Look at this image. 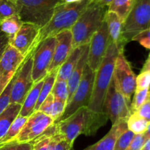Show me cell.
I'll use <instances>...</instances> for the list:
<instances>
[{
  "instance_id": "cell-16",
  "label": "cell",
  "mask_w": 150,
  "mask_h": 150,
  "mask_svg": "<svg viewBox=\"0 0 150 150\" xmlns=\"http://www.w3.org/2000/svg\"><path fill=\"white\" fill-rule=\"evenodd\" d=\"M57 39L54 56L48 72L59 69L73 50V35L71 29H66L55 35Z\"/></svg>"
},
{
  "instance_id": "cell-12",
  "label": "cell",
  "mask_w": 150,
  "mask_h": 150,
  "mask_svg": "<svg viewBox=\"0 0 150 150\" xmlns=\"http://www.w3.org/2000/svg\"><path fill=\"white\" fill-rule=\"evenodd\" d=\"M54 120L42 112L35 111L28 118L20 132L13 140V142L29 143L42 135L51 124ZM10 141V142H12Z\"/></svg>"
},
{
  "instance_id": "cell-47",
  "label": "cell",
  "mask_w": 150,
  "mask_h": 150,
  "mask_svg": "<svg viewBox=\"0 0 150 150\" xmlns=\"http://www.w3.org/2000/svg\"><path fill=\"white\" fill-rule=\"evenodd\" d=\"M7 83H4V82H0V95L2 93V91H4V89L5 88L6 85H7Z\"/></svg>"
},
{
  "instance_id": "cell-34",
  "label": "cell",
  "mask_w": 150,
  "mask_h": 150,
  "mask_svg": "<svg viewBox=\"0 0 150 150\" xmlns=\"http://www.w3.org/2000/svg\"><path fill=\"white\" fill-rule=\"evenodd\" d=\"M52 136L44 132L38 138L30 142L33 146V150H49Z\"/></svg>"
},
{
  "instance_id": "cell-9",
  "label": "cell",
  "mask_w": 150,
  "mask_h": 150,
  "mask_svg": "<svg viewBox=\"0 0 150 150\" xmlns=\"http://www.w3.org/2000/svg\"><path fill=\"white\" fill-rule=\"evenodd\" d=\"M33 52L25 58L16 72L11 89L10 104H23L26 95L35 84L32 79Z\"/></svg>"
},
{
  "instance_id": "cell-24",
  "label": "cell",
  "mask_w": 150,
  "mask_h": 150,
  "mask_svg": "<svg viewBox=\"0 0 150 150\" xmlns=\"http://www.w3.org/2000/svg\"><path fill=\"white\" fill-rule=\"evenodd\" d=\"M23 22L18 14L12 16L3 20L0 23V29L10 38V41L14 38L16 34L21 26Z\"/></svg>"
},
{
  "instance_id": "cell-21",
  "label": "cell",
  "mask_w": 150,
  "mask_h": 150,
  "mask_svg": "<svg viewBox=\"0 0 150 150\" xmlns=\"http://www.w3.org/2000/svg\"><path fill=\"white\" fill-rule=\"evenodd\" d=\"M84 46L85 45H83L81 46L76 47V48L73 49L70 54H69L68 57L66 59L64 63L59 69L57 76V79H63V80L66 81L68 79L69 76H70L72 71L75 69L79 59H80Z\"/></svg>"
},
{
  "instance_id": "cell-2",
  "label": "cell",
  "mask_w": 150,
  "mask_h": 150,
  "mask_svg": "<svg viewBox=\"0 0 150 150\" xmlns=\"http://www.w3.org/2000/svg\"><path fill=\"white\" fill-rule=\"evenodd\" d=\"M91 0H81L77 2L61 1L55 7L52 18L48 24L40 29L35 41V49L38 44L50 36H55L66 29H71L81 15L85 11ZM34 49V50H35Z\"/></svg>"
},
{
  "instance_id": "cell-15",
  "label": "cell",
  "mask_w": 150,
  "mask_h": 150,
  "mask_svg": "<svg viewBox=\"0 0 150 150\" xmlns=\"http://www.w3.org/2000/svg\"><path fill=\"white\" fill-rule=\"evenodd\" d=\"M26 57L9 44L0 59V82L8 83Z\"/></svg>"
},
{
  "instance_id": "cell-48",
  "label": "cell",
  "mask_w": 150,
  "mask_h": 150,
  "mask_svg": "<svg viewBox=\"0 0 150 150\" xmlns=\"http://www.w3.org/2000/svg\"><path fill=\"white\" fill-rule=\"evenodd\" d=\"M81 1V0H62V1L65 3H73V2H77V1Z\"/></svg>"
},
{
  "instance_id": "cell-5",
  "label": "cell",
  "mask_w": 150,
  "mask_h": 150,
  "mask_svg": "<svg viewBox=\"0 0 150 150\" xmlns=\"http://www.w3.org/2000/svg\"><path fill=\"white\" fill-rule=\"evenodd\" d=\"M62 0H16L18 15L23 23L37 25L40 29L52 18L57 4Z\"/></svg>"
},
{
  "instance_id": "cell-27",
  "label": "cell",
  "mask_w": 150,
  "mask_h": 150,
  "mask_svg": "<svg viewBox=\"0 0 150 150\" xmlns=\"http://www.w3.org/2000/svg\"><path fill=\"white\" fill-rule=\"evenodd\" d=\"M148 124L149 122L136 112L131 113L127 120V128L136 135L144 133L147 128Z\"/></svg>"
},
{
  "instance_id": "cell-7",
  "label": "cell",
  "mask_w": 150,
  "mask_h": 150,
  "mask_svg": "<svg viewBox=\"0 0 150 150\" xmlns=\"http://www.w3.org/2000/svg\"><path fill=\"white\" fill-rule=\"evenodd\" d=\"M95 77V71L92 70L86 63L83 69L82 77L76 91L70 101L66 105L62 116L55 121V123L67 119L81 107L89 106L93 91Z\"/></svg>"
},
{
  "instance_id": "cell-22",
  "label": "cell",
  "mask_w": 150,
  "mask_h": 150,
  "mask_svg": "<svg viewBox=\"0 0 150 150\" xmlns=\"http://www.w3.org/2000/svg\"><path fill=\"white\" fill-rule=\"evenodd\" d=\"M21 108V104H10L0 114V139L5 135L14 119L18 116Z\"/></svg>"
},
{
  "instance_id": "cell-37",
  "label": "cell",
  "mask_w": 150,
  "mask_h": 150,
  "mask_svg": "<svg viewBox=\"0 0 150 150\" xmlns=\"http://www.w3.org/2000/svg\"><path fill=\"white\" fill-rule=\"evenodd\" d=\"M150 88V71H141L136 77V90Z\"/></svg>"
},
{
  "instance_id": "cell-45",
  "label": "cell",
  "mask_w": 150,
  "mask_h": 150,
  "mask_svg": "<svg viewBox=\"0 0 150 150\" xmlns=\"http://www.w3.org/2000/svg\"><path fill=\"white\" fill-rule=\"evenodd\" d=\"M144 135H145V137H146V139H150V122L148 124L147 128H146V131L144 132Z\"/></svg>"
},
{
  "instance_id": "cell-17",
  "label": "cell",
  "mask_w": 150,
  "mask_h": 150,
  "mask_svg": "<svg viewBox=\"0 0 150 150\" xmlns=\"http://www.w3.org/2000/svg\"><path fill=\"white\" fill-rule=\"evenodd\" d=\"M104 20L106 22L109 39L117 45L120 51L124 50V46L127 42L123 38L122 21L117 13L109 10H107L105 13Z\"/></svg>"
},
{
  "instance_id": "cell-3",
  "label": "cell",
  "mask_w": 150,
  "mask_h": 150,
  "mask_svg": "<svg viewBox=\"0 0 150 150\" xmlns=\"http://www.w3.org/2000/svg\"><path fill=\"white\" fill-rule=\"evenodd\" d=\"M120 51L117 45L110 40L103 60L95 71L93 91L88 107L97 113H103L104 100L112 80L115 62Z\"/></svg>"
},
{
  "instance_id": "cell-36",
  "label": "cell",
  "mask_w": 150,
  "mask_h": 150,
  "mask_svg": "<svg viewBox=\"0 0 150 150\" xmlns=\"http://www.w3.org/2000/svg\"><path fill=\"white\" fill-rule=\"evenodd\" d=\"M0 150H33L32 143L9 142L0 146Z\"/></svg>"
},
{
  "instance_id": "cell-19",
  "label": "cell",
  "mask_w": 150,
  "mask_h": 150,
  "mask_svg": "<svg viewBox=\"0 0 150 150\" xmlns=\"http://www.w3.org/2000/svg\"><path fill=\"white\" fill-rule=\"evenodd\" d=\"M89 44H86L83 49L82 54L81 55L80 59L78 62L77 65L72 71L71 74L69 76L67 82V88H68V98H67V104L70 101L73 94L76 91L79 82H80L81 79L82 77L83 72V69H84L85 65L87 63V57H88V51H89ZM67 105V104H66Z\"/></svg>"
},
{
  "instance_id": "cell-28",
  "label": "cell",
  "mask_w": 150,
  "mask_h": 150,
  "mask_svg": "<svg viewBox=\"0 0 150 150\" xmlns=\"http://www.w3.org/2000/svg\"><path fill=\"white\" fill-rule=\"evenodd\" d=\"M149 99H150V88L136 90L133 96V99L130 104L131 113L137 111L139 107Z\"/></svg>"
},
{
  "instance_id": "cell-26",
  "label": "cell",
  "mask_w": 150,
  "mask_h": 150,
  "mask_svg": "<svg viewBox=\"0 0 150 150\" xmlns=\"http://www.w3.org/2000/svg\"><path fill=\"white\" fill-rule=\"evenodd\" d=\"M27 119V117H23L18 115L11 124L5 135L0 139V146L13 141L20 132Z\"/></svg>"
},
{
  "instance_id": "cell-43",
  "label": "cell",
  "mask_w": 150,
  "mask_h": 150,
  "mask_svg": "<svg viewBox=\"0 0 150 150\" xmlns=\"http://www.w3.org/2000/svg\"><path fill=\"white\" fill-rule=\"evenodd\" d=\"M112 1L113 0H91V2H93L95 4H97L100 6L108 7Z\"/></svg>"
},
{
  "instance_id": "cell-31",
  "label": "cell",
  "mask_w": 150,
  "mask_h": 150,
  "mask_svg": "<svg viewBox=\"0 0 150 150\" xmlns=\"http://www.w3.org/2000/svg\"><path fill=\"white\" fill-rule=\"evenodd\" d=\"M49 150H74L73 144H71L58 133L51 137Z\"/></svg>"
},
{
  "instance_id": "cell-4",
  "label": "cell",
  "mask_w": 150,
  "mask_h": 150,
  "mask_svg": "<svg viewBox=\"0 0 150 150\" xmlns=\"http://www.w3.org/2000/svg\"><path fill=\"white\" fill-rule=\"evenodd\" d=\"M107 10L108 7L90 2L71 28L73 48L89 44L104 21Z\"/></svg>"
},
{
  "instance_id": "cell-23",
  "label": "cell",
  "mask_w": 150,
  "mask_h": 150,
  "mask_svg": "<svg viewBox=\"0 0 150 150\" xmlns=\"http://www.w3.org/2000/svg\"><path fill=\"white\" fill-rule=\"evenodd\" d=\"M59 69H55L52 70L51 71L48 72L46 76L44 78V82L42 84V86L41 88L39 98H38V102H37L36 106L35 108V112L38 111L39 110L40 106L41 105L42 101L46 99V97L51 93V91L53 89L55 81L57 79V73H58Z\"/></svg>"
},
{
  "instance_id": "cell-30",
  "label": "cell",
  "mask_w": 150,
  "mask_h": 150,
  "mask_svg": "<svg viewBox=\"0 0 150 150\" xmlns=\"http://www.w3.org/2000/svg\"><path fill=\"white\" fill-rule=\"evenodd\" d=\"M16 14H18V7L16 0H0V23Z\"/></svg>"
},
{
  "instance_id": "cell-8",
  "label": "cell",
  "mask_w": 150,
  "mask_h": 150,
  "mask_svg": "<svg viewBox=\"0 0 150 150\" xmlns=\"http://www.w3.org/2000/svg\"><path fill=\"white\" fill-rule=\"evenodd\" d=\"M103 111L112 124L120 121H127L131 114L130 102L117 89L113 78L105 95Z\"/></svg>"
},
{
  "instance_id": "cell-41",
  "label": "cell",
  "mask_w": 150,
  "mask_h": 150,
  "mask_svg": "<svg viewBox=\"0 0 150 150\" xmlns=\"http://www.w3.org/2000/svg\"><path fill=\"white\" fill-rule=\"evenodd\" d=\"M136 113L146 119L148 122H150V99L146 101L144 104H142Z\"/></svg>"
},
{
  "instance_id": "cell-42",
  "label": "cell",
  "mask_w": 150,
  "mask_h": 150,
  "mask_svg": "<svg viewBox=\"0 0 150 150\" xmlns=\"http://www.w3.org/2000/svg\"><path fill=\"white\" fill-rule=\"evenodd\" d=\"M9 44H10V38L0 29V59Z\"/></svg>"
},
{
  "instance_id": "cell-13",
  "label": "cell",
  "mask_w": 150,
  "mask_h": 150,
  "mask_svg": "<svg viewBox=\"0 0 150 150\" xmlns=\"http://www.w3.org/2000/svg\"><path fill=\"white\" fill-rule=\"evenodd\" d=\"M109 41L106 22L104 20L89 42L86 63L94 71H96L100 66L106 53Z\"/></svg>"
},
{
  "instance_id": "cell-11",
  "label": "cell",
  "mask_w": 150,
  "mask_h": 150,
  "mask_svg": "<svg viewBox=\"0 0 150 150\" xmlns=\"http://www.w3.org/2000/svg\"><path fill=\"white\" fill-rule=\"evenodd\" d=\"M57 39L55 36H50L41 41L33 52L32 79L38 82L44 79L48 72L54 56Z\"/></svg>"
},
{
  "instance_id": "cell-40",
  "label": "cell",
  "mask_w": 150,
  "mask_h": 150,
  "mask_svg": "<svg viewBox=\"0 0 150 150\" xmlns=\"http://www.w3.org/2000/svg\"><path fill=\"white\" fill-rule=\"evenodd\" d=\"M54 96L53 94H50L48 96L46 97L45 100L42 102L41 105L39 107V111L42 112L44 114L47 115L48 116H51V111H52V107L53 103H54Z\"/></svg>"
},
{
  "instance_id": "cell-35",
  "label": "cell",
  "mask_w": 150,
  "mask_h": 150,
  "mask_svg": "<svg viewBox=\"0 0 150 150\" xmlns=\"http://www.w3.org/2000/svg\"><path fill=\"white\" fill-rule=\"evenodd\" d=\"M66 107V102L61 100L54 99L53 103L52 111H51V117L54 120V122L57 121L64 113V109Z\"/></svg>"
},
{
  "instance_id": "cell-14",
  "label": "cell",
  "mask_w": 150,
  "mask_h": 150,
  "mask_svg": "<svg viewBox=\"0 0 150 150\" xmlns=\"http://www.w3.org/2000/svg\"><path fill=\"white\" fill-rule=\"evenodd\" d=\"M40 28L31 23H23L14 38L10 41V44L18 50L24 57H27L34 51L35 44Z\"/></svg>"
},
{
  "instance_id": "cell-29",
  "label": "cell",
  "mask_w": 150,
  "mask_h": 150,
  "mask_svg": "<svg viewBox=\"0 0 150 150\" xmlns=\"http://www.w3.org/2000/svg\"><path fill=\"white\" fill-rule=\"evenodd\" d=\"M51 94L54 96V99L61 100L66 102L67 104V98H68V88H67V82L63 79H56Z\"/></svg>"
},
{
  "instance_id": "cell-32",
  "label": "cell",
  "mask_w": 150,
  "mask_h": 150,
  "mask_svg": "<svg viewBox=\"0 0 150 150\" xmlns=\"http://www.w3.org/2000/svg\"><path fill=\"white\" fill-rule=\"evenodd\" d=\"M135 135L136 134L128 129L125 131L117 138L114 150H126L134 138Z\"/></svg>"
},
{
  "instance_id": "cell-6",
  "label": "cell",
  "mask_w": 150,
  "mask_h": 150,
  "mask_svg": "<svg viewBox=\"0 0 150 150\" xmlns=\"http://www.w3.org/2000/svg\"><path fill=\"white\" fill-rule=\"evenodd\" d=\"M150 27V0H135L128 16L123 22L122 35L126 42Z\"/></svg>"
},
{
  "instance_id": "cell-44",
  "label": "cell",
  "mask_w": 150,
  "mask_h": 150,
  "mask_svg": "<svg viewBox=\"0 0 150 150\" xmlns=\"http://www.w3.org/2000/svg\"><path fill=\"white\" fill-rule=\"evenodd\" d=\"M142 71H150V54L142 67Z\"/></svg>"
},
{
  "instance_id": "cell-33",
  "label": "cell",
  "mask_w": 150,
  "mask_h": 150,
  "mask_svg": "<svg viewBox=\"0 0 150 150\" xmlns=\"http://www.w3.org/2000/svg\"><path fill=\"white\" fill-rule=\"evenodd\" d=\"M16 73L15 74L14 76L12 77L10 82L6 85L5 88L2 93L0 95V114L6 110L7 107L10 104V94H11V89L13 86V81H14L15 77H16Z\"/></svg>"
},
{
  "instance_id": "cell-46",
  "label": "cell",
  "mask_w": 150,
  "mask_h": 150,
  "mask_svg": "<svg viewBox=\"0 0 150 150\" xmlns=\"http://www.w3.org/2000/svg\"><path fill=\"white\" fill-rule=\"evenodd\" d=\"M142 150H150V139H147Z\"/></svg>"
},
{
  "instance_id": "cell-10",
  "label": "cell",
  "mask_w": 150,
  "mask_h": 150,
  "mask_svg": "<svg viewBox=\"0 0 150 150\" xmlns=\"http://www.w3.org/2000/svg\"><path fill=\"white\" fill-rule=\"evenodd\" d=\"M113 79L117 89L130 102L136 88V76L125 56L124 50L120 51L117 57Z\"/></svg>"
},
{
  "instance_id": "cell-20",
  "label": "cell",
  "mask_w": 150,
  "mask_h": 150,
  "mask_svg": "<svg viewBox=\"0 0 150 150\" xmlns=\"http://www.w3.org/2000/svg\"><path fill=\"white\" fill-rule=\"evenodd\" d=\"M43 82L44 79H42L39 82H35L34 84L32 89L28 93L23 104H21V108L20 112H19L20 116L29 118L35 112V106H36L37 102H38Z\"/></svg>"
},
{
  "instance_id": "cell-39",
  "label": "cell",
  "mask_w": 150,
  "mask_h": 150,
  "mask_svg": "<svg viewBox=\"0 0 150 150\" xmlns=\"http://www.w3.org/2000/svg\"><path fill=\"white\" fill-rule=\"evenodd\" d=\"M144 134H136L126 150H142L146 141Z\"/></svg>"
},
{
  "instance_id": "cell-25",
  "label": "cell",
  "mask_w": 150,
  "mask_h": 150,
  "mask_svg": "<svg viewBox=\"0 0 150 150\" xmlns=\"http://www.w3.org/2000/svg\"><path fill=\"white\" fill-rule=\"evenodd\" d=\"M134 1L135 0H113L108 7V10L117 13L124 22L131 10Z\"/></svg>"
},
{
  "instance_id": "cell-38",
  "label": "cell",
  "mask_w": 150,
  "mask_h": 150,
  "mask_svg": "<svg viewBox=\"0 0 150 150\" xmlns=\"http://www.w3.org/2000/svg\"><path fill=\"white\" fill-rule=\"evenodd\" d=\"M132 41L139 42L142 46L150 49V27L136 35Z\"/></svg>"
},
{
  "instance_id": "cell-18",
  "label": "cell",
  "mask_w": 150,
  "mask_h": 150,
  "mask_svg": "<svg viewBox=\"0 0 150 150\" xmlns=\"http://www.w3.org/2000/svg\"><path fill=\"white\" fill-rule=\"evenodd\" d=\"M127 129V121L117 122L112 125L111 130L102 139L84 150H114L117 138Z\"/></svg>"
},
{
  "instance_id": "cell-1",
  "label": "cell",
  "mask_w": 150,
  "mask_h": 150,
  "mask_svg": "<svg viewBox=\"0 0 150 150\" xmlns=\"http://www.w3.org/2000/svg\"><path fill=\"white\" fill-rule=\"evenodd\" d=\"M108 118L105 113H97L88 107H82L74 113L55 124L57 133L71 144L81 134L94 135L106 124Z\"/></svg>"
}]
</instances>
